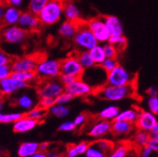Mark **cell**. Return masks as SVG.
Listing matches in <instances>:
<instances>
[{"instance_id": "6da1fadb", "label": "cell", "mask_w": 158, "mask_h": 157, "mask_svg": "<svg viewBox=\"0 0 158 157\" xmlns=\"http://www.w3.org/2000/svg\"><path fill=\"white\" fill-rule=\"evenodd\" d=\"M135 93V82L125 86H111L104 85L95 90V94L99 99L109 102H120L134 96Z\"/></svg>"}, {"instance_id": "7a4b0ae2", "label": "cell", "mask_w": 158, "mask_h": 157, "mask_svg": "<svg viewBox=\"0 0 158 157\" xmlns=\"http://www.w3.org/2000/svg\"><path fill=\"white\" fill-rule=\"evenodd\" d=\"M65 0H49L38 17L43 26L51 27L58 22L63 17V8Z\"/></svg>"}, {"instance_id": "3957f363", "label": "cell", "mask_w": 158, "mask_h": 157, "mask_svg": "<svg viewBox=\"0 0 158 157\" xmlns=\"http://www.w3.org/2000/svg\"><path fill=\"white\" fill-rule=\"evenodd\" d=\"M73 43L78 51H89L99 43L93 33L87 26V23L83 21L78 23V28L73 38Z\"/></svg>"}, {"instance_id": "277c9868", "label": "cell", "mask_w": 158, "mask_h": 157, "mask_svg": "<svg viewBox=\"0 0 158 157\" xmlns=\"http://www.w3.org/2000/svg\"><path fill=\"white\" fill-rule=\"evenodd\" d=\"M35 72L38 77L43 80L56 79L61 74L60 61L51 57L40 58Z\"/></svg>"}, {"instance_id": "5b68a950", "label": "cell", "mask_w": 158, "mask_h": 157, "mask_svg": "<svg viewBox=\"0 0 158 157\" xmlns=\"http://www.w3.org/2000/svg\"><path fill=\"white\" fill-rule=\"evenodd\" d=\"M135 82V75L127 69L118 64L115 69L106 73V84L111 86H125Z\"/></svg>"}, {"instance_id": "8992f818", "label": "cell", "mask_w": 158, "mask_h": 157, "mask_svg": "<svg viewBox=\"0 0 158 157\" xmlns=\"http://www.w3.org/2000/svg\"><path fill=\"white\" fill-rule=\"evenodd\" d=\"M86 23L99 43L104 44L106 43H108L111 35L107 29L104 17H93L88 20Z\"/></svg>"}, {"instance_id": "52a82bcc", "label": "cell", "mask_w": 158, "mask_h": 157, "mask_svg": "<svg viewBox=\"0 0 158 157\" xmlns=\"http://www.w3.org/2000/svg\"><path fill=\"white\" fill-rule=\"evenodd\" d=\"M2 39L6 43L11 45H21L27 39V32L18 25L7 26L2 31Z\"/></svg>"}, {"instance_id": "ba28073f", "label": "cell", "mask_w": 158, "mask_h": 157, "mask_svg": "<svg viewBox=\"0 0 158 157\" xmlns=\"http://www.w3.org/2000/svg\"><path fill=\"white\" fill-rule=\"evenodd\" d=\"M64 90H65V87L59 80L56 79L44 80V82L40 85V87L38 88L37 95L39 98H51V99H56Z\"/></svg>"}, {"instance_id": "9c48e42d", "label": "cell", "mask_w": 158, "mask_h": 157, "mask_svg": "<svg viewBox=\"0 0 158 157\" xmlns=\"http://www.w3.org/2000/svg\"><path fill=\"white\" fill-rule=\"evenodd\" d=\"M61 73L70 74L75 78H80L84 75L85 69L78 60L76 56H69L60 61Z\"/></svg>"}, {"instance_id": "30bf717a", "label": "cell", "mask_w": 158, "mask_h": 157, "mask_svg": "<svg viewBox=\"0 0 158 157\" xmlns=\"http://www.w3.org/2000/svg\"><path fill=\"white\" fill-rule=\"evenodd\" d=\"M65 91L70 93L74 98H79L92 94L93 92H95V89L87 81H85L82 77H80L76 78L72 84L66 86Z\"/></svg>"}, {"instance_id": "8fae6325", "label": "cell", "mask_w": 158, "mask_h": 157, "mask_svg": "<svg viewBox=\"0 0 158 157\" xmlns=\"http://www.w3.org/2000/svg\"><path fill=\"white\" fill-rule=\"evenodd\" d=\"M28 85L29 84L19 80L14 76L10 75L0 81V90L2 91L4 96H12L19 91L26 89Z\"/></svg>"}, {"instance_id": "7c38bea8", "label": "cell", "mask_w": 158, "mask_h": 157, "mask_svg": "<svg viewBox=\"0 0 158 157\" xmlns=\"http://www.w3.org/2000/svg\"><path fill=\"white\" fill-rule=\"evenodd\" d=\"M20 27H22L24 30L28 32H35L38 31L43 26L38 15L30 12L29 10L23 11L20 15L19 21L17 24Z\"/></svg>"}, {"instance_id": "4fadbf2b", "label": "cell", "mask_w": 158, "mask_h": 157, "mask_svg": "<svg viewBox=\"0 0 158 157\" xmlns=\"http://www.w3.org/2000/svg\"><path fill=\"white\" fill-rule=\"evenodd\" d=\"M40 58L36 56H24L11 60L10 66L12 72H27L35 71Z\"/></svg>"}, {"instance_id": "5bb4252c", "label": "cell", "mask_w": 158, "mask_h": 157, "mask_svg": "<svg viewBox=\"0 0 158 157\" xmlns=\"http://www.w3.org/2000/svg\"><path fill=\"white\" fill-rule=\"evenodd\" d=\"M111 122L99 119L89 126V128L88 129V135L95 140L99 138H103V137H106L111 134Z\"/></svg>"}, {"instance_id": "9a60e30c", "label": "cell", "mask_w": 158, "mask_h": 157, "mask_svg": "<svg viewBox=\"0 0 158 157\" xmlns=\"http://www.w3.org/2000/svg\"><path fill=\"white\" fill-rule=\"evenodd\" d=\"M157 122L158 121L156 115H154L149 110L139 109V113H138L136 122H135V126L138 130L150 132Z\"/></svg>"}, {"instance_id": "2e32d148", "label": "cell", "mask_w": 158, "mask_h": 157, "mask_svg": "<svg viewBox=\"0 0 158 157\" xmlns=\"http://www.w3.org/2000/svg\"><path fill=\"white\" fill-rule=\"evenodd\" d=\"M136 155L137 149L131 141H122L115 144L113 150L107 157H136Z\"/></svg>"}, {"instance_id": "e0dca14e", "label": "cell", "mask_w": 158, "mask_h": 157, "mask_svg": "<svg viewBox=\"0 0 158 157\" xmlns=\"http://www.w3.org/2000/svg\"><path fill=\"white\" fill-rule=\"evenodd\" d=\"M135 131V123L123 121H113L111 134L117 137L129 136L134 134Z\"/></svg>"}, {"instance_id": "ac0fdd59", "label": "cell", "mask_w": 158, "mask_h": 157, "mask_svg": "<svg viewBox=\"0 0 158 157\" xmlns=\"http://www.w3.org/2000/svg\"><path fill=\"white\" fill-rule=\"evenodd\" d=\"M63 17L65 20L73 21V22H81L82 14L81 10L77 6V4L73 0H65L64 8H63Z\"/></svg>"}, {"instance_id": "d6986e66", "label": "cell", "mask_w": 158, "mask_h": 157, "mask_svg": "<svg viewBox=\"0 0 158 157\" xmlns=\"http://www.w3.org/2000/svg\"><path fill=\"white\" fill-rule=\"evenodd\" d=\"M38 125H39V122L24 115L22 118H20L18 121L12 123V129L15 133L26 134L34 130Z\"/></svg>"}, {"instance_id": "ffe728a7", "label": "cell", "mask_w": 158, "mask_h": 157, "mask_svg": "<svg viewBox=\"0 0 158 157\" xmlns=\"http://www.w3.org/2000/svg\"><path fill=\"white\" fill-rule=\"evenodd\" d=\"M14 104L18 108L24 111H28L34 106H36L38 102L36 101V97L32 93L22 92L15 98Z\"/></svg>"}, {"instance_id": "44dd1931", "label": "cell", "mask_w": 158, "mask_h": 157, "mask_svg": "<svg viewBox=\"0 0 158 157\" xmlns=\"http://www.w3.org/2000/svg\"><path fill=\"white\" fill-rule=\"evenodd\" d=\"M107 29L111 36L123 35V26L121 20L115 15H106L104 17Z\"/></svg>"}, {"instance_id": "7402d4cb", "label": "cell", "mask_w": 158, "mask_h": 157, "mask_svg": "<svg viewBox=\"0 0 158 157\" xmlns=\"http://www.w3.org/2000/svg\"><path fill=\"white\" fill-rule=\"evenodd\" d=\"M22 11L19 10L17 7L13 6H6L4 15H3V20L2 23L7 26H14L18 24L20 15H21Z\"/></svg>"}, {"instance_id": "603a6c76", "label": "cell", "mask_w": 158, "mask_h": 157, "mask_svg": "<svg viewBox=\"0 0 158 157\" xmlns=\"http://www.w3.org/2000/svg\"><path fill=\"white\" fill-rule=\"evenodd\" d=\"M40 151V143L37 141H25L19 145L17 155L19 157H31Z\"/></svg>"}, {"instance_id": "cb8c5ba5", "label": "cell", "mask_w": 158, "mask_h": 157, "mask_svg": "<svg viewBox=\"0 0 158 157\" xmlns=\"http://www.w3.org/2000/svg\"><path fill=\"white\" fill-rule=\"evenodd\" d=\"M78 28V23L69 20L63 21L58 27V34L65 39H73Z\"/></svg>"}, {"instance_id": "d4e9b609", "label": "cell", "mask_w": 158, "mask_h": 157, "mask_svg": "<svg viewBox=\"0 0 158 157\" xmlns=\"http://www.w3.org/2000/svg\"><path fill=\"white\" fill-rule=\"evenodd\" d=\"M150 139H151V137H150L149 132L136 129V131H135L134 134H132L131 142L136 149H139L148 145Z\"/></svg>"}, {"instance_id": "484cf974", "label": "cell", "mask_w": 158, "mask_h": 157, "mask_svg": "<svg viewBox=\"0 0 158 157\" xmlns=\"http://www.w3.org/2000/svg\"><path fill=\"white\" fill-rule=\"evenodd\" d=\"M89 144L90 143L88 141H82L76 144L70 145L66 150L65 156L66 157H78L80 155H85Z\"/></svg>"}, {"instance_id": "4316f807", "label": "cell", "mask_w": 158, "mask_h": 157, "mask_svg": "<svg viewBox=\"0 0 158 157\" xmlns=\"http://www.w3.org/2000/svg\"><path fill=\"white\" fill-rule=\"evenodd\" d=\"M118 113H120V108L115 105H109L98 113V118L101 120L113 122L115 121Z\"/></svg>"}, {"instance_id": "83f0119b", "label": "cell", "mask_w": 158, "mask_h": 157, "mask_svg": "<svg viewBox=\"0 0 158 157\" xmlns=\"http://www.w3.org/2000/svg\"><path fill=\"white\" fill-rule=\"evenodd\" d=\"M138 113H139V108L124 109L123 111H120L115 121H123V122H129L135 123L137 120Z\"/></svg>"}, {"instance_id": "f1b7e54d", "label": "cell", "mask_w": 158, "mask_h": 157, "mask_svg": "<svg viewBox=\"0 0 158 157\" xmlns=\"http://www.w3.org/2000/svg\"><path fill=\"white\" fill-rule=\"evenodd\" d=\"M89 52L92 57L93 61L95 62V65H97V66H100L106 58L103 44H101V43H98L97 45L92 47Z\"/></svg>"}, {"instance_id": "f546056e", "label": "cell", "mask_w": 158, "mask_h": 157, "mask_svg": "<svg viewBox=\"0 0 158 157\" xmlns=\"http://www.w3.org/2000/svg\"><path fill=\"white\" fill-rule=\"evenodd\" d=\"M25 114L23 112H0V124H12Z\"/></svg>"}, {"instance_id": "4dcf8cb0", "label": "cell", "mask_w": 158, "mask_h": 157, "mask_svg": "<svg viewBox=\"0 0 158 157\" xmlns=\"http://www.w3.org/2000/svg\"><path fill=\"white\" fill-rule=\"evenodd\" d=\"M12 76H14L17 79L24 81L27 84L36 82L38 79V75L35 71H27V72H12Z\"/></svg>"}, {"instance_id": "1f68e13d", "label": "cell", "mask_w": 158, "mask_h": 157, "mask_svg": "<svg viewBox=\"0 0 158 157\" xmlns=\"http://www.w3.org/2000/svg\"><path fill=\"white\" fill-rule=\"evenodd\" d=\"M49 113L58 119H64L67 118L70 114V108L66 105H58L55 104L53 106H51L48 109Z\"/></svg>"}, {"instance_id": "d6a6232c", "label": "cell", "mask_w": 158, "mask_h": 157, "mask_svg": "<svg viewBox=\"0 0 158 157\" xmlns=\"http://www.w3.org/2000/svg\"><path fill=\"white\" fill-rule=\"evenodd\" d=\"M76 56L85 70L91 69L92 67L95 66V62L93 61L89 51H78V54L76 55Z\"/></svg>"}, {"instance_id": "836d02e7", "label": "cell", "mask_w": 158, "mask_h": 157, "mask_svg": "<svg viewBox=\"0 0 158 157\" xmlns=\"http://www.w3.org/2000/svg\"><path fill=\"white\" fill-rule=\"evenodd\" d=\"M46 111L47 110L42 108L41 106L37 105V106H34L33 108H31L30 110L27 111V113L25 115L40 122L44 120V118L46 116Z\"/></svg>"}, {"instance_id": "e575fe53", "label": "cell", "mask_w": 158, "mask_h": 157, "mask_svg": "<svg viewBox=\"0 0 158 157\" xmlns=\"http://www.w3.org/2000/svg\"><path fill=\"white\" fill-rule=\"evenodd\" d=\"M48 1L49 0H28L27 10L38 15L44 8V6L48 3Z\"/></svg>"}, {"instance_id": "d590c367", "label": "cell", "mask_w": 158, "mask_h": 157, "mask_svg": "<svg viewBox=\"0 0 158 157\" xmlns=\"http://www.w3.org/2000/svg\"><path fill=\"white\" fill-rule=\"evenodd\" d=\"M108 43L115 45L118 48V50L121 52L126 48L127 43H128V40L123 34V35H120V36H111Z\"/></svg>"}, {"instance_id": "8d00e7d4", "label": "cell", "mask_w": 158, "mask_h": 157, "mask_svg": "<svg viewBox=\"0 0 158 157\" xmlns=\"http://www.w3.org/2000/svg\"><path fill=\"white\" fill-rule=\"evenodd\" d=\"M96 143V145L100 148L104 152H106L107 155L111 152V151L113 150L114 146H115V143L106 138V137H103V138H99V139H96V141H94Z\"/></svg>"}, {"instance_id": "74e56055", "label": "cell", "mask_w": 158, "mask_h": 157, "mask_svg": "<svg viewBox=\"0 0 158 157\" xmlns=\"http://www.w3.org/2000/svg\"><path fill=\"white\" fill-rule=\"evenodd\" d=\"M86 157H107L108 155L104 152L100 148H99L95 142L90 143L86 153H85Z\"/></svg>"}, {"instance_id": "f35d334b", "label": "cell", "mask_w": 158, "mask_h": 157, "mask_svg": "<svg viewBox=\"0 0 158 157\" xmlns=\"http://www.w3.org/2000/svg\"><path fill=\"white\" fill-rule=\"evenodd\" d=\"M103 47H104V50H105L106 57L118 58V53H120V51L118 50V48L115 45H113L110 43H106L103 44Z\"/></svg>"}, {"instance_id": "ab89813d", "label": "cell", "mask_w": 158, "mask_h": 157, "mask_svg": "<svg viewBox=\"0 0 158 157\" xmlns=\"http://www.w3.org/2000/svg\"><path fill=\"white\" fill-rule=\"evenodd\" d=\"M118 65V58H110V57H106L105 61L100 65L101 68L107 73L110 71H112L113 69H115L117 66Z\"/></svg>"}, {"instance_id": "60d3db41", "label": "cell", "mask_w": 158, "mask_h": 157, "mask_svg": "<svg viewBox=\"0 0 158 157\" xmlns=\"http://www.w3.org/2000/svg\"><path fill=\"white\" fill-rule=\"evenodd\" d=\"M148 110L153 113L154 115H158V95L149 96L147 101Z\"/></svg>"}, {"instance_id": "b9f144b4", "label": "cell", "mask_w": 158, "mask_h": 157, "mask_svg": "<svg viewBox=\"0 0 158 157\" xmlns=\"http://www.w3.org/2000/svg\"><path fill=\"white\" fill-rule=\"evenodd\" d=\"M74 99V97L72 96L70 93H68L67 91H63L60 95H58L56 99H55V104H58V105H67L70 102H72Z\"/></svg>"}, {"instance_id": "7bdbcfd3", "label": "cell", "mask_w": 158, "mask_h": 157, "mask_svg": "<svg viewBox=\"0 0 158 157\" xmlns=\"http://www.w3.org/2000/svg\"><path fill=\"white\" fill-rule=\"evenodd\" d=\"M154 151L150 145H146L142 148L137 149V155L138 157H152L154 154Z\"/></svg>"}, {"instance_id": "ee69618b", "label": "cell", "mask_w": 158, "mask_h": 157, "mask_svg": "<svg viewBox=\"0 0 158 157\" xmlns=\"http://www.w3.org/2000/svg\"><path fill=\"white\" fill-rule=\"evenodd\" d=\"M12 73V69L10 64H0V81L10 76Z\"/></svg>"}, {"instance_id": "f6af8a7d", "label": "cell", "mask_w": 158, "mask_h": 157, "mask_svg": "<svg viewBox=\"0 0 158 157\" xmlns=\"http://www.w3.org/2000/svg\"><path fill=\"white\" fill-rule=\"evenodd\" d=\"M39 101L37 105L41 106L42 108L48 110L51 106L55 105V99H51V98H39Z\"/></svg>"}, {"instance_id": "bcb514c9", "label": "cell", "mask_w": 158, "mask_h": 157, "mask_svg": "<svg viewBox=\"0 0 158 157\" xmlns=\"http://www.w3.org/2000/svg\"><path fill=\"white\" fill-rule=\"evenodd\" d=\"M75 129H76V126L73 121H66V122L60 123V125L58 126V130L60 132H64V133L73 132Z\"/></svg>"}, {"instance_id": "7dc6e473", "label": "cell", "mask_w": 158, "mask_h": 157, "mask_svg": "<svg viewBox=\"0 0 158 157\" xmlns=\"http://www.w3.org/2000/svg\"><path fill=\"white\" fill-rule=\"evenodd\" d=\"M75 79H76V78L74 76L70 75V74H64V73H61L60 75H59V77H58V80L64 85V87L72 84Z\"/></svg>"}, {"instance_id": "c3c4849f", "label": "cell", "mask_w": 158, "mask_h": 157, "mask_svg": "<svg viewBox=\"0 0 158 157\" xmlns=\"http://www.w3.org/2000/svg\"><path fill=\"white\" fill-rule=\"evenodd\" d=\"M11 57L10 56L0 48V64H10Z\"/></svg>"}, {"instance_id": "681fc988", "label": "cell", "mask_w": 158, "mask_h": 157, "mask_svg": "<svg viewBox=\"0 0 158 157\" xmlns=\"http://www.w3.org/2000/svg\"><path fill=\"white\" fill-rule=\"evenodd\" d=\"M73 123L75 124V126H76V128L77 127H80V126H82L86 122H87V116L85 115V114H79V115H77L74 119H73Z\"/></svg>"}, {"instance_id": "f907efd6", "label": "cell", "mask_w": 158, "mask_h": 157, "mask_svg": "<svg viewBox=\"0 0 158 157\" xmlns=\"http://www.w3.org/2000/svg\"><path fill=\"white\" fill-rule=\"evenodd\" d=\"M1 1L6 6H13V7H17V8H20L25 3V0H1Z\"/></svg>"}, {"instance_id": "816d5d0a", "label": "cell", "mask_w": 158, "mask_h": 157, "mask_svg": "<svg viewBox=\"0 0 158 157\" xmlns=\"http://www.w3.org/2000/svg\"><path fill=\"white\" fill-rule=\"evenodd\" d=\"M151 139H158V122L155 123V125L151 129L149 132Z\"/></svg>"}, {"instance_id": "f5cc1de1", "label": "cell", "mask_w": 158, "mask_h": 157, "mask_svg": "<svg viewBox=\"0 0 158 157\" xmlns=\"http://www.w3.org/2000/svg\"><path fill=\"white\" fill-rule=\"evenodd\" d=\"M148 145H150L154 151V152L158 154V139H150Z\"/></svg>"}, {"instance_id": "db71d44e", "label": "cell", "mask_w": 158, "mask_h": 157, "mask_svg": "<svg viewBox=\"0 0 158 157\" xmlns=\"http://www.w3.org/2000/svg\"><path fill=\"white\" fill-rule=\"evenodd\" d=\"M146 93L148 94V96H154V95H158V89L156 87H150L147 89Z\"/></svg>"}, {"instance_id": "11a10c76", "label": "cell", "mask_w": 158, "mask_h": 157, "mask_svg": "<svg viewBox=\"0 0 158 157\" xmlns=\"http://www.w3.org/2000/svg\"><path fill=\"white\" fill-rule=\"evenodd\" d=\"M5 8H6V5L1 1V0H0V23H2V20H3V15H4Z\"/></svg>"}, {"instance_id": "9f6ffc18", "label": "cell", "mask_w": 158, "mask_h": 157, "mask_svg": "<svg viewBox=\"0 0 158 157\" xmlns=\"http://www.w3.org/2000/svg\"><path fill=\"white\" fill-rule=\"evenodd\" d=\"M48 148H49V143H46V142L40 143V151L46 152L48 151Z\"/></svg>"}, {"instance_id": "6f0895ef", "label": "cell", "mask_w": 158, "mask_h": 157, "mask_svg": "<svg viewBox=\"0 0 158 157\" xmlns=\"http://www.w3.org/2000/svg\"><path fill=\"white\" fill-rule=\"evenodd\" d=\"M31 157H47V154L45 151H39L36 153H34Z\"/></svg>"}, {"instance_id": "680465c9", "label": "cell", "mask_w": 158, "mask_h": 157, "mask_svg": "<svg viewBox=\"0 0 158 157\" xmlns=\"http://www.w3.org/2000/svg\"><path fill=\"white\" fill-rule=\"evenodd\" d=\"M46 154H47V157H53V156L56 155L57 153L55 152L54 151H46Z\"/></svg>"}, {"instance_id": "91938a15", "label": "cell", "mask_w": 158, "mask_h": 157, "mask_svg": "<svg viewBox=\"0 0 158 157\" xmlns=\"http://www.w3.org/2000/svg\"><path fill=\"white\" fill-rule=\"evenodd\" d=\"M3 109H4V102L1 101V102H0V112L3 111Z\"/></svg>"}, {"instance_id": "94428289", "label": "cell", "mask_w": 158, "mask_h": 157, "mask_svg": "<svg viewBox=\"0 0 158 157\" xmlns=\"http://www.w3.org/2000/svg\"><path fill=\"white\" fill-rule=\"evenodd\" d=\"M3 99H4V94L2 93V91H1V90H0V102L3 101Z\"/></svg>"}, {"instance_id": "6125c7cd", "label": "cell", "mask_w": 158, "mask_h": 157, "mask_svg": "<svg viewBox=\"0 0 158 157\" xmlns=\"http://www.w3.org/2000/svg\"><path fill=\"white\" fill-rule=\"evenodd\" d=\"M53 157H66V156L63 155V154H56V155H55V156H53Z\"/></svg>"}, {"instance_id": "be15d7a7", "label": "cell", "mask_w": 158, "mask_h": 157, "mask_svg": "<svg viewBox=\"0 0 158 157\" xmlns=\"http://www.w3.org/2000/svg\"><path fill=\"white\" fill-rule=\"evenodd\" d=\"M0 153H1V149H0Z\"/></svg>"}]
</instances>
